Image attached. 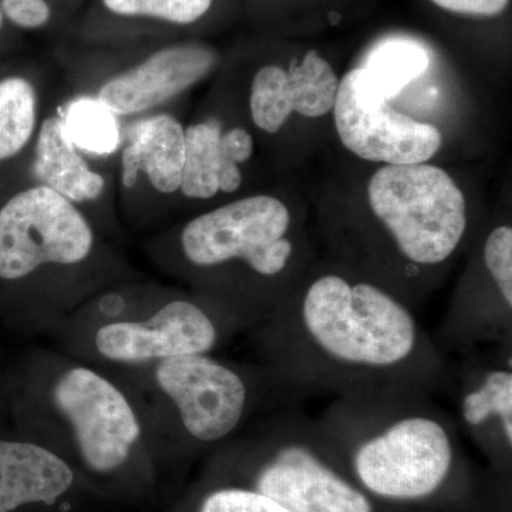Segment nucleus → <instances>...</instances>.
Segmentation results:
<instances>
[{"label":"nucleus","mask_w":512,"mask_h":512,"mask_svg":"<svg viewBox=\"0 0 512 512\" xmlns=\"http://www.w3.org/2000/svg\"><path fill=\"white\" fill-rule=\"evenodd\" d=\"M0 512H134L101 497L66 461L26 437H0Z\"/></svg>","instance_id":"obj_12"},{"label":"nucleus","mask_w":512,"mask_h":512,"mask_svg":"<svg viewBox=\"0 0 512 512\" xmlns=\"http://www.w3.org/2000/svg\"><path fill=\"white\" fill-rule=\"evenodd\" d=\"M217 63V52L204 43L161 47L107 77L93 96L119 119L147 116L204 82Z\"/></svg>","instance_id":"obj_15"},{"label":"nucleus","mask_w":512,"mask_h":512,"mask_svg":"<svg viewBox=\"0 0 512 512\" xmlns=\"http://www.w3.org/2000/svg\"><path fill=\"white\" fill-rule=\"evenodd\" d=\"M6 18L22 29H39L52 18V9L46 0H2Z\"/></svg>","instance_id":"obj_25"},{"label":"nucleus","mask_w":512,"mask_h":512,"mask_svg":"<svg viewBox=\"0 0 512 512\" xmlns=\"http://www.w3.org/2000/svg\"><path fill=\"white\" fill-rule=\"evenodd\" d=\"M184 160V124L173 114H147L123 133L121 187L133 191L144 180L158 197H177L183 184Z\"/></svg>","instance_id":"obj_17"},{"label":"nucleus","mask_w":512,"mask_h":512,"mask_svg":"<svg viewBox=\"0 0 512 512\" xmlns=\"http://www.w3.org/2000/svg\"><path fill=\"white\" fill-rule=\"evenodd\" d=\"M35 84L22 76L0 80V163L19 156L35 141L39 127Z\"/></svg>","instance_id":"obj_22"},{"label":"nucleus","mask_w":512,"mask_h":512,"mask_svg":"<svg viewBox=\"0 0 512 512\" xmlns=\"http://www.w3.org/2000/svg\"><path fill=\"white\" fill-rule=\"evenodd\" d=\"M107 373L126 387L165 461L185 480L195 461L266 414L299 404L259 363L215 355L173 357Z\"/></svg>","instance_id":"obj_7"},{"label":"nucleus","mask_w":512,"mask_h":512,"mask_svg":"<svg viewBox=\"0 0 512 512\" xmlns=\"http://www.w3.org/2000/svg\"><path fill=\"white\" fill-rule=\"evenodd\" d=\"M436 8L463 18L494 19L504 15L511 0H430Z\"/></svg>","instance_id":"obj_26"},{"label":"nucleus","mask_w":512,"mask_h":512,"mask_svg":"<svg viewBox=\"0 0 512 512\" xmlns=\"http://www.w3.org/2000/svg\"><path fill=\"white\" fill-rule=\"evenodd\" d=\"M339 83L333 64L316 50L286 64H264L249 82L252 127L264 136H276L295 117L315 121L332 116Z\"/></svg>","instance_id":"obj_14"},{"label":"nucleus","mask_w":512,"mask_h":512,"mask_svg":"<svg viewBox=\"0 0 512 512\" xmlns=\"http://www.w3.org/2000/svg\"><path fill=\"white\" fill-rule=\"evenodd\" d=\"M150 254L188 291L234 316L244 332L264 322L316 261L302 205L268 192L198 212L154 239Z\"/></svg>","instance_id":"obj_5"},{"label":"nucleus","mask_w":512,"mask_h":512,"mask_svg":"<svg viewBox=\"0 0 512 512\" xmlns=\"http://www.w3.org/2000/svg\"><path fill=\"white\" fill-rule=\"evenodd\" d=\"M200 476L252 488L291 512H400L353 483L318 420L298 404L266 414L205 457Z\"/></svg>","instance_id":"obj_8"},{"label":"nucleus","mask_w":512,"mask_h":512,"mask_svg":"<svg viewBox=\"0 0 512 512\" xmlns=\"http://www.w3.org/2000/svg\"><path fill=\"white\" fill-rule=\"evenodd\" d=\"M468 251L434 338L448 357L480 346H512L511 222L503 218L481 227Z\"/></svg>","instance_id":"obj_10"},{"label":"nucleus","mask_w":512,"mask_h":512,"mask_svg":"<svg viewBox=\"0 0 512 512\" xmlns=\"http://www.w3.org/2000/svg\"><path fill=\"white\" fill-rule=\"evenodd\" d=\"M66 137L84 156L109 157L123 143L121 119L93 96L77 97L60 107Z\"/></svg>","instance_id":"obj_21"},{"label":"nucleus","mask_w":512,"mask_h":512,"mask_svg":"<svg viewBox=\"0 0 512 512\" xmlns=\"http://www.w3.org/2000/svg\"><path fill=\"white\" fill-rule=\"evenodd\" d=\"M480 228L456 178L433 163L379 165L365 194L319 212L328 255L414 309L446 281Z\"/></svg>","instance_id":"obj_4"},{"label":"nucleus","mask_w":512,"mask_h":512,"mask_svg":"<svg viewBox=\"0 0 512 512\" xmlns=\"http://www.w3.org/2000/svg\"><path fill=\"white\" fill-rule=\"evenodd\" d=\"M254 133L248 127L225 126L207 117L185 127V160L180 195L194 204H208L237 194L244 185V167L254 158Z\"/></svg>","instance_id":"obj_16"},{"label":"nucleus","mask_w":512,"mask_h":512,"mask_svg":"<svg viewBox=\"0 0 512 512\" xmlns=\"http://www.w3.org/2000/svg\"><path fill=\"white\" fill-rule=\"evenodd\" d=\"M134 278L89 215L45 185L0 208V282L18 288L10 319L25 332L50 336L94 293Z\"/></svg>","instance_id":"obj_6"},{"label":"nucleus","mask_w":512,"mask_h":512,"mask_svg":"<svg viewBox=\"0 0 512 512\" xmlns=\"http://www.w3.org/2000/svg\"><path fill=\"white\" fill-rule=\"evenodd\" d=\"M446 392L457 424L487 460L490 473L511 483L512 346L488 345L450 359Z\"/></svg>","instance_id":"obj_11"},{"label":"nucleus","mask_w":512,"mask_h":512,"mask_svg":"<svg viewBox=\"0 0 512 512\" xmlns=\"http://www.w3.org/2000/svg\"><path fill=\"white\" fill-rule=\"evenodd\" d=\"M2 20H3V18H2V10H0V28H2Z\"/></svg>","instance_id":"obj_27"},{"label":"nucleus","mask_w":512,"mask_h":512,"mask_svg":"<svg viewBox=\"0 0 512 512\" xmlns=\"http://www.w3.org/2000/svg\"><path fill=\"white\" fill-rule=\"evenodd\" d=\"M323 439L353 483L400 512H510V483L481 478L460 427L433 399L409 389L336 397L318 417Z\"/></svg>","instance_id":"obj_2"},{"label":"nucleus","mask_w":512,"mask_h":512,"mask_svg":"<svg viewBox=\"0 0 512 512\" xmlns=\"http://www.w3.org/2000/svg\"><path fill=\"white\" fill-rule=\"evenodd\" d=\"M20 436L66 461L101 497L158 512L188 483L165 461L126 387L53 350L33 353L18 399Z\"/></svg>","instance_id":"obj_3"},{"label":"nucleus","mask_w":512,"mask_h":512,"mask_svg":"<svg viewBox=\"0 0 512 512\" xmlns=\"http://www.w3.org/2000/svg\"><path fill=\"white\" fill-rule=\"evenodd\" d=\"M332 119L340 144L366 163H431L443 147V133L430 121L403 113L392 103L376 109L360 106L349 72L340 77Z\"/></svg>","instance_id":"obj_13"},{"label":"nucleus","mask_w":512,"mask_h":512,"mask_svg":"<svg viewBox=\"0 0 512 512\" xmlns=\"http://www.w3.org/2000/svg\"><path fill=\"white\" fill-rule=\"evenodd\" d=\"M104 8L123 18L160 20L188 26L204 18L214 0H101Z\"/></svg>","instance_id":"obj_24"},{"label":"nucleus","mask_w":512,"mask_h":512,"mask_svg":"<svg viewBox=\"0 0 512 512\" xmlns=\"http://www.w3.org/2000/svg\"><path fill=\"white\" fill-rule=\"evenodd\" d=\"M174 291L158 284L140 282L137 278L106 286L77 306L50 338L55 339L60 348L100 326L144 318Z\"/></svg>","instance_id":"obj_20"},{"label":"nucleus","mask_w":512,"mask_h":512,"mask_svg":"<svg viewBox=\"0 0 512 512\" xmlns=\"http://www.w3.org/2000/svg\"><path fill=\"white\" fill-rule=\"evenodd\" d=\"M259 365L296 403L380 389L446 392L450 357L416 309L326 254L249 330Z\"/></svg>","instance_id":"obj_1"},{"label":"nucleus","mask_w":512,"mask_h":512,"mask_svg":"<svg viewBox=\"0 0 512 512\" xmlns=\"http://www.w3.org/2000/svg\"><path fill=\"white\" fill-rule=\"evenodd\" d=\"M158 512H291L252 488L198 476Z\"/></svg>","instance_id":"obj_23"},{"label":"nucleus","mask_w":512,"mask_h":512,"mask_svg":"<svg viewBox=\"0 0 512 512\" xmlns=\"http://www.w3.org/2000/svg\"><path fill=\"white\" fill-rule=\"evenodd\" d=\"M32 170L36 184L56 191L83 211L99 202L107 188L106 177L64 134L59 111L37 127Z\"/></svg>","instance_id":"obj_18"},{"label":"nucleus","mask_w":512,"mask_h":512,"mask_svg":"<svg viewBox=\"0 0 512 512\" xmlns=\"http://www.w3.org/2000/svg\"><path fill=\"white\" fill-rule=\"evenodd\" d=\"M244 329L217 303L175 291L144 318L100 326L60 352L106 372L140 369L173 357L215 355Z\"/></svg>","instance_id":"obj_9"},{"label":"nucleus","mask_w":512,"mask_h":512,"mask_svg":"<svg viewBox=\"0 0 512 512\" xmlns=\"http://www.w3.org/2000/svg\"><path fill=\"white\" fill-rule=\"evenodd\" d=\"M431 56L420 43L389 39L370 50L362 66L349 70L356 99L366 109L394 103L429 72Z\"/></svg>","instance_id":"obj_19"}]
</instances>
